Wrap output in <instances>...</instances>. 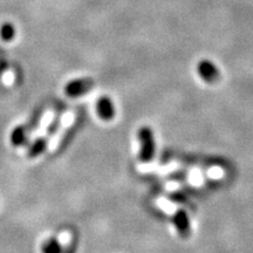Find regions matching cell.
I'll use <instances>...</instances> for the list:
<instances>
[{"label":"cell","mask_w":253,"mask_h":253,"mask_svg":"<svg viewBox=\"0 0 253 253\" xmlns=\"http://www.w3.org/2000/svg\"><path fill=\"white\" fill-rule=\"evenodd\" d=\"M140 151H138V160L142 163H150L154 160L156 154V142L153 129L148 126H143L137 131Z\"/></svg>","instance_id":"6da1fadb"},{"label":"cell","mask_w":253,"mask_h":253,"mask_svg":"<svg viewBox=\"0 0 253 253\" xmlns=\"http://www.w3.org/2000/svg\"><path fill=\"white\" fill-rule=\"evenodd\" d=\"M95 82L90 78H80L74 79L67 82L65 86V94L71 99H78L84 96L93 89Z\"/></svg>","instance_id":"7a4b0ae2"},{"label":"cell","mask_w":253,"mask_h":253,"mask_svg":"<svg viewBox=\"0 0 253 253\" xmlns=\"http://www.w3.org/2000/svg\"><path fill=\"white\" fill-rule=\"evenodd\" d=\"M197 72L202 80L208 82V84H216L220 79L219 68L211 60H201L197 65Z\"/></svg>","instance_id":"3957f363"},{"label":"cell","mask_w":253,"mask_h":253,"mask_svg":"<svg viewBox=\"0 0 253 253\" xmlns=\"http://www.w3.org/2000/svg\"><path fill=\"white\" fill-rule=\"evenodd\" d=\"M172 223L181 238L188 239L191 236V221L184 209H178L172 217Z\"/></svg>","instance_id":"277c9868"},{"label":"cell","mask_w":253,"mask_h":253,"mask_svg":"<svg viewBox=\"0 0 253 253\" xmlns=\"http://www.w3.org/2000/svg\"><path fill=\"white\" fill-rule=\"evenodd\" d=\"M96 113L97 116L103 121H112L116 114L115 104H114L113 100L107 95L99 97V100L96 101Z\"/></svg>","instance_id":"5b68a950"},{"label":"cell","mask_w":253,"mask_h":253,"mask_svg":"<svg viewBox=\"0 0 253 253\" xmlns=\"http://www.w3.org/2000/svg\"><path fill=\"white\" fill-rule=\"evenodd\" d=\"M82 125H84V119H82V115H79L77 121H74V123L69 126L65 134H63L61 140H60V143L58 145V153H62V151L72 143L73 138L75 137L77 132L80 130Z\"/></svg>","instance_id":"8992f818"},{"label":"cell","mask_w":253,"mask_h":253,"mask_svg":"<svg viewBox=\"0 0 253 253\" xmlns=\"http://www.w3.org/2000/svg\"><path fill=\"white\" fill-rule=\"evenodd\" d=\"M49 137L48 136H41L38 137L30 144L27 150V156L30 158H37L42 155L48 148Z\"/></svg>","instance_id":"52a82bcc"},{"label":"cell","mask_w":253,"mask_h":253,"mask_svg":"<svg viewBox=\"0 0 253 253\" xmlns=\"http://www.w3.org/2000/svg\"><path fill=\"white\" fill-rule=\"evenodd\" d=\"M30 132H28L26 126H18L12 130L9 140L13 147H23L28 142Z\"/></svg>","instance_id":"ba28073f"},{"label":"cell","mask_w":253,"mask_h":253,"mask_svg":"<svg viewBox=\"0 0 253 253\" xmlns=\"http://www.w3.org/2000/svg\"><path fill=\"white\" fill-rule=\"evenodd\" d=\"M63 110L65 108H59L58 112H56V115L55 118L53 119V121L49 123L48 126H47V131H46V136H48V137H53V136H55L58 134L60 128H61V125H62V115H63Z\"/></svg>","instance_id":"9c48e42d"},{"label":"cell","mask_w":253,"mask_h":253,"mask_svg":"<svg viewBox=\"0 0 253 253\" xmlns=\"http://www.w3.org/2000/svg\"><path fill=\"white\" fill-rule=\"evenodd\" d=\"M41 252L42 253H63V248L59 239L55 237H50L43 243L41 246Z\"/></svg>","instance_id":"30bf717a"},{"label":"cell","mask_w":253,"mask_h":253,"mask_svg":"<svg viewBox=\"0 0 253 253\" xmlns=\"http://www.w3.org/2000/svg\"><path fill=\"white\" fill-rule=\"evenodd\" d=\"M43 113H45L43 107H39V108L36 109V112L32 114L30 121H28V123L26 125V128H27L28 132H30V135L32 134V132L36 131L38 128H39L41 119H42V116H43Z\"/></svg>","instance_id":"8fae6325"},{"label":"cell","mask_w":253,"mask_h":253,"mask_svg":"<svg viewBox=\"0 0 253 253\" xmlns=\"http://www.w3.org/2000/svg\"><path fill=\"white\" fill-rule=\"evenodd\" d=\"M15 37V28L13 26V24L11 23H5L1 25L0 27V38L1 40L6 41V42H9L14 39Z\"/></svg>","instance_id":"7c38bea8"},{"label":"cell","mask_w":253,"mask_h":253,"mask_svg":"<svg viewBox=\"0 0 253 253\" xmlns=\"http://www.w3.org/2000/svg\"><path fill=\"white\" fill-rule=\"evenodd\" d=\"M77 245H78V240L74 237V238L72 239L71 244L68 245V248L66 249L65 251H63V253H75V252H77Z\"/></svg>","instance_id":"4fadbf2b"},{"label":"cell","mask_w":253,"mask_h":253,"mask_svg":"<svg viewBox=\"0 0 253 253\" xmlns=\"http://www.w3.org/2000/svg\"><path fill=\"white\" fill-rule=\"evenodd\" d=\"M6 68H7V63L5 61H0V77H1V74L6 71Z\"/></svg>","instance_id":"5bb4252c"}]
</instances>
